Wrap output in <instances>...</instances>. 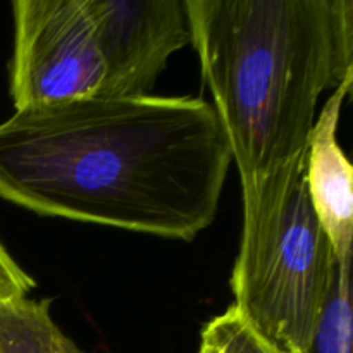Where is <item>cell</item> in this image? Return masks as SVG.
I'll list each match as a JSON object with an SVG mask.
<instances>
[{
    "label": "cell",
    "mask_w": 353,
    "mask_h": 353,
    "mask_svg": "<svg viewBox=\"0 0 353 353\" xmlns=\"http://www.w3.org/2000/svg\"><path fill=\"white\" fill-rule=\"evenodd\" d=\"M231 162L212 103L193 97H92L0 123V199L172 240L212 224Z\"/></svg>",
    "instance_id": "obj_1"
},
{
    "label": "cell",
    "mask_w": 353,
    "mask_h": 353,
    "mask_svg": "<svg viewBox=\"0 0 353 353\" xmlns=\"http://www.w3.org/2000/svg\"><path fill=\"white\" fill-rule=\"evenodd\" d=\"M305 157L241 192L231 276L234 307L283 353H307L336 265L307 192Z\"/></svg>",
    "instance_id": "obj_3"
},
{
    "label": "cell",
    "mask_w": 353,
    "mask_h": 353,
    "mask_svg": "<svg viewBox=\"0 0 353 353\" xmlns=\"http://www.w3.org/2000/svg\"><path fill=\"white\" fill-rule=\"evenodd\" d=\"M307 353H353L352 265H334Z\"/></svg>",
    "instance_id": "obj_8"
},
{
    "label": "cell",
    "mask_w": 353,
    "mask_h": 353,
    "mask_svg": "<svg viewBox=\"0 0 353 353\" xmlns=\"http://www.w3.org/2000/svg\"><path fill=\"white\" fill-rule=\"evenodd\" d=\"M241 192L305 157L317 102L353 76L352 0H186Z\"/></svg>",
    "instance_id": "obj_2"
},
{
    "label": "cell",
    "mask_w": 353,
    "mask_h": 353,
    "mask_svg": "<svg viewBox=\"0 0 353 353\" xmlns=\"http://www.w3.org/2000/svg\"><path fill=\"white\" fill-rule=\"evenodd\" d=\"M352 85L353 76L326 100L314 124L305 157L309 199L340 265H352L353 248V168L336 138L341 107Z\"/></svg>",
    "instance_id": "obj_6"
},
{
    "label": "cell",
    "mask_w": 353,
    "mask_h": 353,
    "mask_svg": "<svg viewBox=\"0 0 353 353\" xmlns=\"http://www.w3.org/2000/svg\"><path fill=\"white\" fill-rule=\"evenodd\" d=\"M12 14L14 109L100 95L103 61L88 0H16Z\"/></svg>",
    "instance_id": "obj_4"
},
{
    "label": "cell",
    "mask_w": 353,
    "mask_h": 353,
    "mask_svg": "<svg viewBox=\"0 0 353 353\" xmlns=\"http://www.w3.org/2000/svg\"><path fill=\"white\" fill-rule=\"evenodd\" d=\"M0 353H86L54 323L48 300L0 302Z\"/></svg>",
    "instance_id": "obj_7"
},
{
    "label": "cell",
    "mask_w": 353,
    "mask_h": 353,
    "mask_svg": "<svg viewBox=\"0 0 353 353\" xmlns=\"http://www.w3.org/2000/svg\"><path fill=\"white\" fill-rule=\"evenodd\" d=\"M33 286V279L16 264L0 243V302L24 299Z\"/></svg>",
    "instance_id": "obj_10"
},
{
    "label": "cell",
    "mask_w": 353,
    "mask_h": 353,
    "mask_svg": "<svg viewBox=\"0 0 353 353\" xmlns=\"http://www.w3.org/2000/svg\"><path fill=\"white\" fill-rule=\"evenodd\" d=\"M103 61L99 97L148 95L169 57L192 43L186 0H88Z\"/></svg>",
    "instance_id": "obj_5"
},
{
    "label": "cell",
    "mask_w": 353,
    "mask_h": 353,
    "mask_svg": "<svg viewBox=\"0 0 353 353\" xmlns=\"http://www.w3.org/2000/svg\"><path fill=\"white\" fill-rule=\"evenodd\" d=\"M199 353H283L265 340L234 305L210 319L200 333Z\"/></svg>",
    "instance_id": "obj_9"
}]
</instances>
